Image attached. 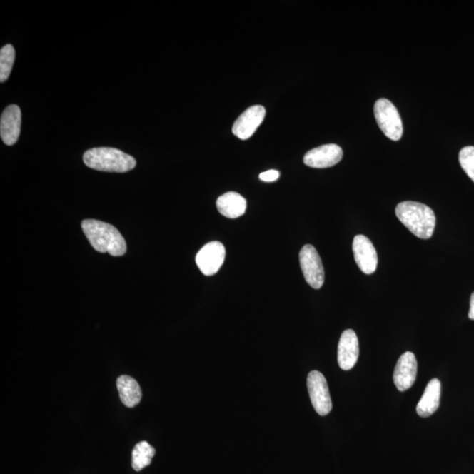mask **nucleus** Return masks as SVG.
I'll list each match as a JSON object with an SVG mask.
<instances>
[{"mask_svg": "<svg viewBox=\"0 0 474 474\" xmlns=\"http://www.w3.org/2000/svg\"><path fill=\"white\" fill-rule=\"evenodd\" d=\"M82 228L95 251L121 257L127 251V244L120 231L113 225L96 220H85Z\"/></svg>", "mask_w": 474, "mask_h": 474, "instance_id": "nucleus-1", "label": "nucleus"}, {"mask_svg": "<svg viewBox=\"0 0 474 474\" xmlns=\"http://www.w3.org/2000/svg\"><path fill=\"white\" fill-rule=\"evenodd\" d=\"M396 216L412 234L420 239H430L435 228V216L430 206L415 201L397 205Z\"/></svg>", "mask_w": 474, "mask_h": 474, "instance_id": "nucleus-2", "label": "nucleus"}, {"mask_svg": "<svg viewBox=\"0 0 474 474\" xmlns=\"http://www.w3.org/2000/svg\"><path fill=\"white\" fill-rule=\"evenodd\" d=\"M83 159L91 169L106 173H127L136 166L133 156L113 148H91L84 154Z\"/></svg>", "mask_w": 474, "mask_h": 474, "instance_id": "nucleus-3", "label": "nucleus"}, {"mask_svg": "<svg viewBox=\"0 0 474 474\" xmlns=\"http://www.w3.org/2000/svg\"><path fill=\"white\" fill-rule=\"evenodd\" d=\"M378 127L389 139L399 141L403 136V126L398 110L387 99H380L374 105Z\"/></svg>", "mask_w": 474, "mask_h": 474, "instance_id": "nucleus-4", "label": "nucleus"}, {"mask_svg": "<svg viewBox=\"0 0 474 474\" xmlns=\"http://www.w3.org/2000/svg\"><path fill=\"white\" fill-rule=\"evenodd\" d=\"M300 263L305 281L313 289H320L324 284V269L318 252L311 244H306L300 252Z\"/></svg>", "mask_w": 474, "mask_h": 474, "instance_id": "nucleus-5", "label": "nucleus"}, {"mask_svg": "<svg viewBox=\"0 0 474 474\" xmlns=\"http://www.w3.org/2000/svg\"><path fill=\"white\" fill-rule=\"evenodd\" d=\"M308 389L311 403L317 414L325 416L332 410V401L326 378L318 370H312L308 376Z\"/></svg>", "mask_w": 474, "mask_h": 474, "instance_id": "nucleus-6", "label": "nucleus"}, {"mask_svg": "<svg viewBox=\"0 0 474 474\" xmlns=\"http://www.w3.org/2000/svg\"><path fill=\"white\" fill-rule=\"evenodd\" d=\"M226 250L223 243L220 242H211L198 252L196 256V263L198 269L206 276H213L223 266Z\"/></svg>", "mask_w": 474, "mask_h": 474, "instance_id": "nucleus-7", "label": "nucleus"}, {"mask_svg": "<svg viewBox=\"0 0 474 474\" xmlns=\"http://www.w3.org/2000/svg\"><path fill=\"white\" fill-rule=\"evenodd\" d=\"M266 113V109L262 106H251L235 121L232 128L233 133L241 140L251 138L261 125Z\"/></svg>", "mask_w": 474, "mask_h": 474, "instance_id": "nucleus-8", "label": "nucleus"}, {"mask_svg": "<svg viewBox=\"0 0 474 474\" xmlns=\"http://www.w3.org/2000/svg\"><path fill=\"white\" fill-rule=\"evenodd\" d=\"M356 263L365 274H373L377 269L378 255L369 238L363 235L356 236L353 243Z\"/></svg>", "mask_w": 474, "mask_h": 474, "instance_id": "nucleus-9", "label": "nucleus"}, {"mask_svg": "<svg viewBox=\"0 0 474 474\" xmlns=\"http://www.w3.org/2000/svg\"><path fill=\"white\" fill-rule=\"evenodd\" d=\"M343 158L341 147L336 144H325L323 146L313 148L304 156L303 161L306 166L324 169L336 166Z\"/></svg>", "mask_w": 474, "mask_h": 474, "instance_id": "nucleus-10", "label": "nucleus"}, {"mask_svg": "<svg viewBox=\"0 0 474 474\" xmlns=\"http://www.w3.org/2000/svg\"><path fill=\"white\" fill-rule=\"evenodd\" d=\"M418 374V361L415 356L410 351L401 355L397 362L393 382L400 392L407 391L414 385Z\"/></svg>", "mask_w": 474, "mask_h": 474, "instance_id": "nucleus-11", "label": "nucleus"}, {"mask_svg": "<svg viewBox=\"0 0 474 474\" xmlns=\"http://www.w3.org/2000/svg\"><path fill=\"white\" fill-rule=\"evenodd\" d=\"M359 356V345L357 335L353 330L343 332L340 338L338 350V361L340 368L350 370L357 364Z\"/></svg>", "mask_w": 474, "mask_h": 474, "instance_id": "nucleus-12", "label": "nucleus"}, {"mask_svg": "<svg viewBox=\"0 0 474 474\" xmlns=\"http://www.w3.org/2000/svg\"><path fill=\"white\" fill-rule=\"evenodd\" d=\"M21 112L17 105H11L4 110L0 121V136L4 143L11 146L20 136Z\"/></svg>", "mask_w": 474, "mask_h": 474, "instance_id": "nucleus-13", "label": "nucleus"}, {"mask_svg": "<svg viewBox=\"0 0 474 474\" xmlns=\"http://www.w3.org/2000/svg\"><path fill=\"white\" fill-rule=\"evenodd\" d=\"M441 382L438 378H433L427 385L420 398L416 412L420 418H429L438 410L440 404Z\"/></svg>", "mask_w": 474, "mask_h": 474, "instance_id": "nucleus-14", "label": "nucleus"}, {"mask_svg": "<svg viewBox=\"0 0 474 474\" xmlns=\"http://www.w3.org/2000/svg\"><path fill=\"white\" fill-rule=\"evenodd\" d=\"M216 206L221 215L229 219H236L246 213L247 202L242 195L228 192L218 198Z\"/></svg>", "mask_w": 474, "mask_h": 474, "instance_id": "nucleus-15", "label": "nucleus"}, {"mask_svg": "<svg viewBox=\"0 0 474 474\" xmlns=\"http://www.w3.org/2000/svg\"><path fill=\"white\" fill-rule=\"evenodd\" d=\"M117 388L121 403L126 407L133 408L140 403L141 390L135 378L127 375L118 377Z\"/></svg>", "mask_w": 474, "mask_h": 474, "instance_id": "nucleus-16", "label": "nucleus"}, {"mask_svg": "<svg viewBox=\"0 0 474 474\" xmlns=\"http://www.w3.org/2000/svg\"><path fill=\"white\" fill-rule=\"evenodd\" d=\"M156 450L146 441H141L135 446L132 453V466L136 472L151 464L155 456Z\"/></svg>", "mask_w": 474, "mask_h": 474, "instance_id": "nucleus-17", "label": "nucleus"}, {"mask_svg": "<svg viewBox=\"0 0 474 474\" xmlns=\"http://www.w3.org/2000/svg\"><path fill=\"white\" fill-rule=\"evenodd\" d=\"M15 60V51L13 46H4L0 51V82L9 79Z\"/></svg>", "mask_w": 474, "mask_h": 474, "instance_id": "nucleus-18", "label": "nucleus"}, {"mask_svg": "<svg viewBox=\"0 0 474 474\" xmlns=\"http://www.w3.org/2000/svg\"><path fill=\"white\" fill-rule=\"evenodd\" d=\"M460 163L462 169L474 182V147L468 146L460 152Z\"/></svg>", "mask_w": 474, "mask_h": 474, "instance_id": "nucleus-19", "label": "nucleus"}, {"mask_svg": "<svg viewBox=\"0 0 474 474\" xmlns=\"http://www.w3.org/2000/svg\"><path fill=\"white\" fill-rule=\"evenodd\" d=\"M280 176L281 174L278 171L270 170L260 174L259 178L261 179L262 181L273 182L276 181L277 179L280 178Z\"/></svg>", "mask_w": 474, "mask_h": 474, "instance_id": "nucleus-20", "label": "nucleus"}, {"mask_svg": "<svg viewBox=\"0 0 474 474\" xmlns=\"http://www.w3.org/2000/svg\"><path fill=\"white\" fill-rule=\"evenodd\" d=\"M468 316L470 319L474 321V293H473L471 301H470V311Z\"/></svg>", "mask_w": 474, "mask_h": 474, "instance_id": "nucleus-21", "label": "nucleus"}]
</instances>
